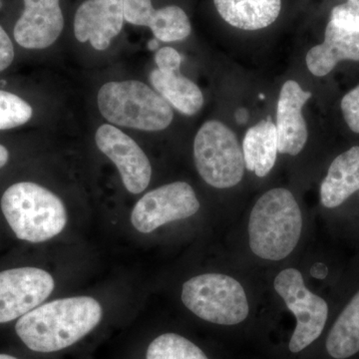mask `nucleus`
<instances>
[{
	"label": "nucleus",
	"mask_w": 359,
	"mask_h": 359,
	"mask_svg": "<svg viewBox=\"0 0 359 359\" xmlns=\"http://www.w3.org/2000/svg\"><path fill=\"white\" fill-rule=\"evenodd\" d=\"M101 318L102 308L93 297H66L41 304L21 316L15 330L28 348L49 353L76 344Z\"/></svg>",
	"instance_id": "nucleus-1"
},
{
	"label": "nucleus",
	"mask_w": 359,
	"mask_h": 359,
	"mask_svg": "<svg viewBox=\"0 0 359 359\" xmlns=\"http://www.w3.org/2000/svg\"><path fill=\"white\" fill-rule=\"evenodd\" d=\"M302 226V210L292 193L285 188L271 189L259 198L250 212V250L266 261H283L299 244Z\"/></svg>",
	"instance_id": "nucleus-2"
},
{
	"label": "nucleus",
	"mask_w": 359,
	"mask_h": 359,
	"mask_svg": "<svg viewBox=\"0 0 359 359\" xmlns=\"http://www.w3.org/2000/svg\"><path fill=\"white\" fill-rule=\"evenodd\" d=\"M1 210L16 237L33 244L56 237L67 223L62 201L32 182L9 187L2 196Z\"/></svg>",
	"instance_id": "nucleus-3"
},
{
	"label": "nucleus",
	"mask_w": 359,
	"mask_h": 359,
	"mask_svg": "<svg viewBox=\"0 0 359 359\" xmlns=\"http://www.w3.org/2000/svg\"><path fill=\"white\" fill-rule=\"evenodd\" d=\"M97 103L107 121L125 128L162 131L173 121L171 105L158 92L137 80L104 84Z\"/></svg>",
	"instance_id": "nucleus-4"
},
{
	"label": "nucleus",
	"mask_w": 359,
	"mask_h": 359,
	"mask_svg": "<svg viewBox=\"0 0 359 359\" xmlns=\"http://www.w3.org/2000/svg\"><path fill=\"white\" fill-rule=\"evenodd\" d=\"M182 302L201 320L215 325H238L250 313L244 287L224 273H203L187 280L182 289Z\"/></svg>",
	"instance_id": "nucleus-5"
},
{
	"label": "nucleus",
	"mask_w": 359,
	"mask_h": 359,
	"mask_svg": "<svg viewBox=\"0 0 359 359\" xmlns=\"http://www.w3.org/2000/svg\"><path fill=\"white\" fill-rule=\"evenodd\" d=\"M194 159L201 178L214 188H233L244 178V154L237 135L218 120L205 122L198 131Z\"/></svg>",
	"instance_id": "nucleus-6"
},
{
	"label": "nucleus",
	"mask_w": 359,
	"mask_h": 359,
	"mask_svg": "<svg viewBox=\"0 0 359 359\" xmlns=\"http://www.w3.org/2000/svg\"><path fill=\"white\" fill-rule=\"evenodd\" d=\"M273 287L297 320L290 351L301 353L323 334L328 318L327 302L306 287L301 271L294 268L280 271Z\"/></svg>",
	"instance_id": "nucleus-7"
},
{
	"label": "nucleus",
	"mask_w": 359,
	"mask_h": 359,
	"mask_svg": "<svg viewBox=\"0 0 359 359\" xmlns=\"http://www.w3.org/2000/svg\"><path fill=\"white\" fill-rule=\"evenodd\" d=\"M200 207L192 187L186 182H175L145 194L135 205L131 222L140 233H152L171 222L190 218Z\"/></svg>",
	"instance_id": "nucleus-8"
},
{
	"label": "nucleus",
	"mask_w": 359,
	"mask_h": 359,
	"mask_svg": "<svg viewBox=\"0 0 359 359\" xmlns=\"http://www.w3.org/2000/svg\"><path fill=\"white\" fill-rule=\"evenodd\" d=\"M54 287L50 273L41 269L27 266L0 271V323L18 320L36 309Z\"/></svg>",
	"instance_id": "nucleus-9"
},
{
	"label": "nucleus",
	"mask_w": 359,
	"mask_h": 359,
	"mask_svg": "<svg viewBox=\"0 0 359 359\" xmlns=\"http://www.w3.org/2000/svg\"><path fill=\"white\" fill-rule=\"evenodd\" d=\"M97 147L117 167L123 184L131 194L145 191L151 181L152 167L140 146L113 125L104 124L95 135Z\"/></svg>",
	"instance_id": "nucleus-10"
},
{
	"label": "nucleus",
	"mask_w": 359,
	"mask_h": 359,
	"mask_svg": "<svg viewBox=\"0 0 359 359\" xmlns=\"http://www.w3.org/2000/svg\"><path fill=\"white\" fill-rule=\"evenodd\" d=\"M123 0H85L74 16V35L81 43L106 50L124 25Z\"/></svg>",
	"instance_id": "nucleus-11"
},
{
	"label": "nucleus",
	"mask_w": 359,
	"mask_h": 359,
	"mask_svg": "<svg viewBox=\"0 0 359 359\" xmlns=\"http://www.w3.org/2000/svg\"><path fill=\"white\" fill-rule=\"evenodd\" d=\"M25 9L14 26V39L26 49L51 46L65 28L60 0H23Z\"/></svg>",
	"instance_id": "nucleus-12"
},
{
	"label": "nucleus",
	"mask_w": 359,
	"mask_h": 359,
	"mask_svg": "<svg viewBox=\"0 0 359 359\" xmlns=\"http://www.w3.org/2000/svg\"><path fill=\"white\" fill-rule=\"evenodd\" d=\"M311 97V92L302 88L294 80H287L280 89L276 109L278 153L297 156L306 147L308 126L302 108Z\"/></svg>",
	"instance_id": "nucleus-13"
},
{
	"label": "nucleus",
	"mask_w": 359,
	"mask_h": 359,
	"mask_svg": "<svg viewBox=\"0 0 359 359\" xmlns=\"http://www.w3.org/2000/svg\"><path fill=\"white\" fill-rule=\"evenodd\" d=\"M359 61V32H347L328 21L325 40L306 54V62L311 74H330L340 61Z\"/></svg>",
	"instance_id": "nucleus-14"
},
{
	"label": "nucleus",
	"mask_w": 359,
	"mask_h": 359,
	"mask_svg": "<svg viewBox=\"0 0 359 359\" xmlns=\"http://www.w3.org/2000/svg\"><path fill=\"white\" fill-rule=\"evenodd\" d=\"M359 191V146L337 156L321 182L320 202L327 209L344 204Z\"/></svg>",
	"instance_id": "nucleus-15"
},
{
	"label": "nucleus",
	"mask_w": 359,
	"mask_h": 359,
	"mask_svg": "<svg viewBox=\"0 0 359 359\" xmlns=\"http://www.w3.org/2000/svg\"><path fill=\"white\" fill-rule=\"evenodd\" d=\"M214 4L228 25L247 32L273 25L282 11V0H214Z\"/></svg>",
	"instance_id": "nucleus-16"
},
{
	"label": "nucleus",
	"mask_w": 359,
	"mask_h": 359,
	"mask_svg": "<svg viewBox=\"0 0 359 359\" xmlns=\"http://www.w3.org/2000/svg\"><path fill=\"white\" fill-rule=\"evenodd\" d=\"M150 82L170 105L187 116L197 114L204 105V95L197 84L181 74L180 69L153 70Z\"/></svg>",
	"instance_id": "nucleus-17"
},
{
	"label": "nucleus",
	"mask_w": 359,
	"mask_h": 359,
	"mask_svg": "<svg viewBox=\"0 0 359 359\" xmlns=\"http://www.w3.org/2000/svg\"><path fill=\"white\" fill-rule=\"evenodd\" d=\"M245 168L259 178L268 176L275 167L278 153L275 123L262 120L250 127L243 141Z\"/></svg>",
	"instance_id": "nucleus-18"
},
{
	"label": "nucleus",
	"mask_w": 359,
	"mask_h": 359,
	"mask_svg": "<svg viewBox=\"0 0 359 359\" xmlns=\"http://www.w3.org/2000/svg\"><path fill=\"white\" fill-rule=\"evenodd\" d=\"M325 347L334 359L349 358L359 353V290L335 320Z\"/></svg>",
	"instance_id": "nucleus-19"
},
{
	"label": "nucleus",
	"mask_w": 359,
	"mask_h": 359,
	"mask_svg": "<svg viewBox=\"0 0 359 359\" xmlns=\"http://www.w3.org/2000/svg\"><path fill=\"white\" fill-rule=\"evenodd\" d=\"M146 359H209L199 346L176 334L160 335L151 342Z\"/></svg>",
	"instance_id": "nucleus-20"
},
{
	"label": "nucleus",
	"mask_w": 359,
	"mask_h": 359,
	"mask_svg": "<svg viewBox=\"0 0 359 359\" xmlns=\"http://www.w3.org/2000/svg\"><path fill=\"white\" fill-rule=\"evenodd\" d=\"M32 106L15 94L0 90V130L21 126L32 119Z\"/></svg>",
	"instance_id": "nucleus-21"
},
{
	"label": "nucleus",
	"mask_w": 359,
	"mask_h": 359,
	"mask_svg": "<svg viewBox=\"0 0 359 359\" xmlns=\"http://www.w3.org/2000/svg\"><path fill=\"white\" fill-rule=\"evenodd\" d=\"M124 18L129 25L150 27L157 9L152 0H123Z\"/></svg>",
	"instance_id": "nucleus-22"
},
{
	"label": "nucleus",
	"mask_w": 359,
	"mask_h": 359,
	"mask_svg": "<svg viewBox=\"0 0 359 359\" xmlns=\"http://www.w3.org/2000/svg\"><path fill=\"white\" fill-rule=\"evenodd\" d=\"M330 21L347 32H359V0H347L334 6Z\"/></svg>",
	"instance_id": "nucleus-23"
},
{
	"label": "nucleus",
	"mask_w": 359,
	"mask_h": 359,
	"mask_svg": "<svg viewBox=\"0 0 359 359\" xmlns=\"http://www.w3.org/2000/svg\"><path fill=\"white\" fill-rule=\"evenodd\" d=\"M340 108L347 126L353 133L359 134V85L344 96Z\"/></svg>",
	"instance_id": "nucleus-24"
},
{
	"label": "nucleus",
	"mask_w": 359,
	"mask_h": 359,
	"mask_svg": "<svg viewBox=\"0 0 359 359\" xmlns=\"http://www.w3.org/2000/svg\"><path fill=\"white\" fill-rule=\"evenodd\" d=\"M155 62L159 69H180L182 57L176 49L172 47H162L156 53Z\"/></svg>",
	"instance_id": "nucleus-25"
},
{
	"label": "nucleus",
	"mask_w": 359,
	"mask_h": 359,
	"mask_svg": "<svg viewBox=\"0 0 359 359\" xmlns=\"http://www.w3.org/2000/svg\"><path fill=\"white\" fill-rule=\"evenodd\" d=\"M14 59V48L13 41L8 34L0 25V71L9 67Z\"/></svg>",
	"instance_id": "nucleus-26"
},
{
	"label": "nucleus",
	"mask_w": 359,
	"mask_h": 359,
	"mask_svg": "<svg viewBox=\"0 0 359 359\" xmlns=\"http://www.w3.org/2000/svg\"><path fill=\"white\" fill-rule=\"evenodd\" d=\"M9 159L8 150L4 146L0 145V169L6 166Z\"/></svg>",
	"instance_id": "nucleus-27"
},
{
	"label": "nucleus",
	"mask_w": 359,
	"mask_h": 359,
	"mask_svg": "<svg viewBox=\"0 0 359 359\" xmlns=\"http://www.w3.org/2000/svg\"><path fill=\"white\" fill-rule=\"evenodd\" d=\"M158 47V42L157 40H152V41L149 43V49H151V50H155L156 48Z\"/></svg>",
	"instance_id": "nucleus-28"
},
{
	"label": "nucleus",
	"mask_w": 359,
	"mask_h": 359,
	"mask_svg": "<svg viewBox=\"0 0 359 359\" xmlns=\"http://www.w3.org/2000/svg\"><path fill=\"white\" fill-rule=\"evenodd\" d=\"M0 359H18L13 356L8 355V354H0Z\"/></svg>",
	"instance_id": "nucleus-29"
}]
</instances>
